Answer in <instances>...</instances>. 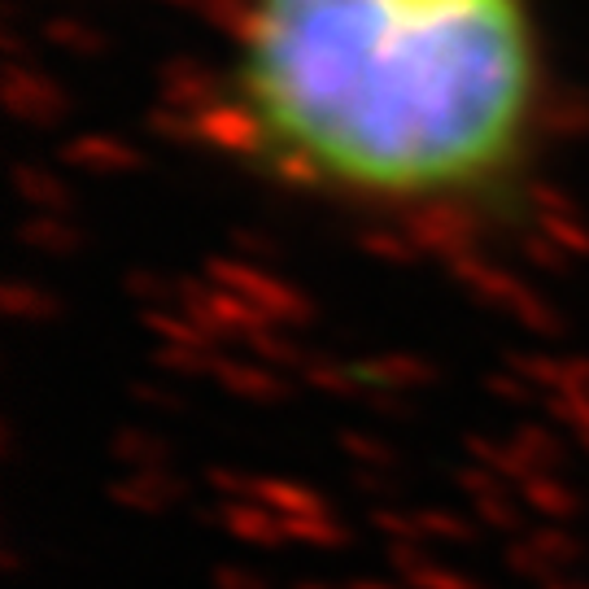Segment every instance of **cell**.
Here are the masks:
<instances>
[{"instance_id":"cell-1","label":"cell","mask_w":589,"mask_h":589,"mask_svg":"<svg viewBox=\"0 0 589 589\" xmlns=\"http://www.w3.org/2000/svg\"><path fill=\"white\" fill-rule=\"evenodd\" d=\"M537 0H236L218 123L284 188L376 218L511 197L546 131Z\"/></svg>"}]
</instances>
